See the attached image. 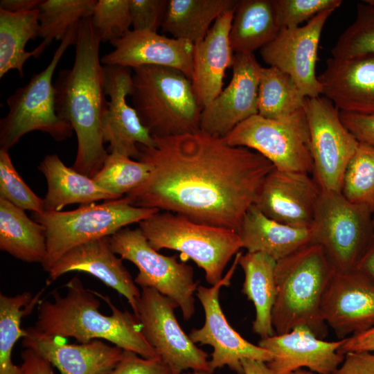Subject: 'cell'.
<instances>
[{
	"label": "cell",
	"instance_id": "4316f807",
	"mask_svg": "<svg viewBox=\"0 0 374 374\" xmlns=\"http://www.w3.org/2000/svg\"><path fill=\"white\" fill-rule=\"evenodd\" d=\"M242 248L261 252L276 261L312 242L310 229L292 227L265 215L256 206L245 214L238 232Z\"/></svg>",
	"mask_w": 374,
	"mask_h": 374
},
{
	"label": "cell",
	"instance_id": "ffe728a7",
	"mask_svg": "<svg viewBox=\"0 0 374 374\" xmlns=\"http://www.w3.org/2000/svg\"><path fill=\"white\" fill-rule=\"evenodd\" d=\"M343 339H320L306 326L262 338L258 345L268 350L271 359L266 363L273 374H291L303 368L317 374H333L344 361L338 353Z\"/></svg>",
	"mask_w": 374,
	"mask_h": 374
},
{
	"label": "cell",
	"instance_id": "7c38bea8",
	"mask_svg": "<svg viewBox=\"0 0 374 374\" xmlns=\"http://www.w3.org/2000/svg\"><path fill=\"white\" fill-rule=\"evenodd\" d=\"M176 308L154 288H142L135 316L144 337L173 374L189 369L211 374L207 353L182 330L175 314Z\"/></svg>",
	"mask_w": 374,
	"mask_h": 374
},
{
	"label": "cell",
	"instance_id": "f546056e",
	"mask_svg": "<svg viewBox=\"0 0 374 374\" xmlns=\"http://www.w3.org/2000/svg\"><path fill=\"white\" fill-rule=\"evenodd\" d=\"M280 29L273 0H240L229 33L231 48L235 53H253L275 39Z\"/></svg>",
	"mask_w": 374,
	"mask_h": 374
},
{
	"label": "cell",
	"instance_id": "4dcf8cb0",
	"mask_svg": "<svg viewBox=\"0 0 374 374\" xmlns=\"http://www.w3.org/2000/svg\"><path fill=\"white\" fill-rule=\"evenodd\" d=\"M0 249L26 262L42 263L46 253L44 226L0 198Z\"/></svg>",
	"mask_w": 374,
	"mask_h": 374
},
{
	"label": "cell",
	"instance_id": "9c48e42d",
	"mask_svg": "<svg viewBox=\"0 0 374 374\" xmlns=\"http://www.w3.org/2000/svg\"><path fill=\"white\" fill-rule=\"evenodd\" d=\"M373 215L341 193L321 190L310 228L312 242L323 248L335 271L357 269L374 239Z\"/></svg>",
	"mask_w": 374,
	"mask_h": 374
},
{
	"label": "cell",
	"instance_id": "bcb514c9",
	"mask_svg": "<svg viewBox=\"0 0 374 374\" xmlns=\"http://www.w3.org/2000/svg\"><path fill=\"white\" fill-rule=\"evenodd\" d=\"M338 353L345 355L348 353H374V327L359 334L351 335L343 339Z\"/></svg>",
	"mask_w": 374,
	"mask_h": 374
},
{
	"label": "cell",
	"instance_id": "db71d44e",
	"mask_svg": "<svg viewBox=\"0 0 374 374\" xmlns=\"http://www.w3.org/2000/svg\"><path fill=\"white\" fill-rule=\"evenodd\" d=\"M365 3L372 6L374 7V0H366V1H364Z\"/></svg>",
	"mask_w": 374,
	"mask_h": 374
},
{
	"label": "cell",
	"instance_id": "ee69618b",
	"mask_svg": "<svg viewBox=\"0 0 374 374\" xmlns=\"http://www.w3.org/2000/svg\"><path fill=\"white\" fill-rule=\"evenodd\" d=\"M342 123L359 142L374 146V116L340 112Z\"/></svg>",
	"mask_w": 374,
	"mask_h": 374
},
{
	"label": "cell",
	"instance_id": "3957f363",
	"mask_svg": "<svg viewBox=\"0 0 374 374\" xmlns=\"http://www.w3.org/2000/svg\"><path fill=\"white\" fill-rule=\"evenodd\" d=\"M65 287V295L55 291L53 301L39 302L34 326L37 330L52 337H73L79 343L104 339L142 357L159 358L134 314L117 308L108 296L86 289L78 276Z\"/></svg>",
	"mask_w": 374,
	"mask_h": 374
},
{
	"label": "cell",
	"instance_id": "ac0fdd59",
	"mask_svg": "<svg viewBox=\"0 0 374 374\" xmlns=\"http://www.w3.org/2000/svg\"><path fill=\"white\" fill-rule=\"evenodd\" d=\"M105 89L109 97L103 118L104 143H109V153H117L138 160V145H154V140L141 123L127 98L132 93V75L128 68L103 66Z\"/></svg>",
	"mask_w": 374,
	"mask_h": 374
},
{
	"label": "cell",
	"instance_id": "83f0119b",
	"mask_svg": "<svg viewBox=\"0 0 374 374\" xmlns=\"http://www.w3.org/2000/svg\"><path fill=\"white\" fill-rule=\"evenodd\" d=\"M238 263L244 274L242 292L252 301L256 309L253 332L261 339L276 335L271 312L276 296L275 268L276 261L261 252L238 255Z\"/></svg>",
	"mask_w": 374,
	"mask_h": 374
},
{
	"label": "cell",
	"instance_id": "5bb4252c",
	"mask_svg": "<svg viewBox=\"0 0 374 374\" xmlns=\"http://www.w3.org/2000/svg\"><path fill=\"white\" fill-rule=\"evenodd\" d=\"M211 287L199 285L196 296L199 300L205 314V321L200 328H194L189 337L195 344L210 345L213 350L209 361L211 373L224 366L238 374H244L241 362L251 359L267 363L271 353L244 339L229 323L219 301L220 290L230 284L233 269Z\"/></svg>",
	"mask_w": 374,
	"mask_h": 374
},
{
	"label": "cell",
	"instance_id": "d6986e66",
	"mask_svg": "<svg viewBox=\"0 0 374 374\" xmlns=\"http://www.w3.org/2000/svg\"><path fill=\"white\" fill-rule=\"evenodd\" d=\"M320 192L310 174L274 168L266 177L254 206L280 223L310 229Z\"/></svg>",
	"mask_w": 374,
	"mask_h": 374
},
{
	"label": "cell",
	"instance_id": "f35d334b",
	"mask_svg": "<svg viewBox=\"0 0 374 374\" xmlns=\"http://www.w3.org/2000/svg\"><path fill=\"white\" fill-rule=\"evenodd\" d=\"M90 20L101 42L120 39L132 26L129 0L96 1Z\"/></svg>",
	"mask_w": 374,
	"mask_h": 374
},
{
	"label": "cell",
	"instance_id": "11a10c76",
	"mask_svg": "<svg viewBox=\"0 0 374 374\" xmlns=\"http://www.w3.org/2000/svg\"><path fill=\"white\" fill-rule=\"evenodd\" d=\"M373 225H374V213H373Z\"/></svg>",
	"mask_w": 374,
	"mask_h": 374
},
{
	"label": "cell",
	"instance_id": "e575fe53",
	"mask_svg": "<svg viewBox=\"0 0 374 374\" xmlns=\"http://www.w3.org/2000/svg\"><path fill=\"white\" fill-rule=\"evenodd\" d=\"M94 0H44L39 10V37L46 46L62 40L69 30L93 14Z\"/></svg>",
	"mask_w": 374,
	"mask_h": 374
},
{
	"label": "cell",
	"instance_id": "44dd1931",
	"mask_svg": "<svg viewBox=\"0 0 374 374\" xmlns=\"http://www.w3.org/2000/svg\"><path fill=\"white\" fill-rule=\"evenodd\" d=\"M111 44L114 49L100 58L105 66L132 69L146 65L166 66L181 71L192 80L194 44L188 41L132 29Z\"/></svg>",
	"mask_w": 374,
	"mask_h": 374
},
{
	"label": "cell",
	"instance_id": "9a60e30c",
	"mask_svg": "<svg viewBox=\"0 0 374 374\" xmlns=\"http://www.w3.org/2000/svg\"><path fill=\"white\" fill-rule=\"evenodd\" d=\"M332 10L323 11L302 26L283 28L260 50L262 60L289 75L306 98L320 96L322 88L315 67L321 34Z\"/></svg>",
	"mask_w": 374,
	"mask_h": 374
},
{
	"label": "cell",
	"instance_id": "ba28073f",
	"mask_svg": "<svg viewBox=\"0 0 374 374\" xmlns=\"http://www.w3.org/2000/svg\"><path fill=\"white\" fill-rule=\"evenodd\" d=\"M79 24L61 41L48 66L32 75L7 99L8 112L0 120V150L9 151L23 136L40 131L57 142L72 136L71 125L57 114L53 75L66 49L75 44Z\"/></svg>",
	"mask_w": 374,
	"mask_h": 374
},
{
	"label": "cell",
	"instance_id": "b9f144b4",
	"mask_svg": "<svg viewBox=\"0 0 374 374\" xmlns=\"http://www.w3.org/2000/svg\"><path fill=\"white\" fill-rule=\"evenodd\" d=\"M167 3L168 0H129L133 30L157 32Z\"/></svg>",
	"mask_w": 374,
	"mask_h": 374
},
{
	"label": "cell",
	"instance_id": "277c9868",
	"mask_svg": "<svg viewBox=\"0 0 374 374\" xmlns=\"http://www.w3.org/2000/svg\"><path fill=\"white\" fill-rule=\"evenodd\" d=\"M335 271L323 248L312 242L276 261V296L271 312L276 335L306 326L324 339L328 326L321 314V303Z\"/></svg>",
	"mask_w": 374,
	"mask_h": 374
},
{
	"label": "cell",
	"instance_id": "4fadbf2b",
	"mask_svg": "<svg viewBox=\"0 0 374 374\" xmlns=\"http://www.w3.org/2000/svg\"><path fill=\"white\" fill-rule=\"evenodd\" d=\"M313 178L321 190L341 193L346 168L359 141L344 125L339 111L326 97L306 98Z\"/></svg>",
	"mask_w": 374,
	"mask_h": 374
},
{
	"label": "cell",
	"instance_id": "30bf717a",
	"mask_svg": "<svg viewBox=\"0 0 374 374\" xmlns=\"http://www.w3.org/2000/svg\"><path fill=\"white\" fill-rule=\"evenodd\" d=\"M233 146L253 150L275 168L312 173L310 136L304 108L285 118L272 120L258 114L244 121L224 137Z\"/></svg>",
	"mask_w": 374,
	"mask_h": 374
},
{
	"label": "cell",
	"instance_id": "f1b7e54d",
	"mask_svg": "<svg viewBox=\"0 0 374 374\" xmlns=\"http://www.w3.org/2000/svg\"><path fill=\"white\" fill-rule=\"evenodd\" d=\"M238 0H168L161 26L164 33L193 44L202 40L215 20Z\"/></svg>",
	"mask_w": 374,
	"mask_h": 374
},
{
	"label": "cell",
	"instance_id": "d4e9b609",
	"mask_svg": "<svg viewBox=\"0 0 374 374\" xmlns=\"http://www.w3.org/2000/svg\"><path fill=\"white\" fill-rule=\"evenodd\" d=\"M235 10L220 16L205 37L193 45L192 82L203 108L222 92L226 70L233 65L229 33Z\"/></svg>",
	"mask_w": 374,
	"mask_h": 374
},
{
	"label": "cell",
	"instance_id": "74e56055",
	"mask_svg": "<svg viewBox=\"0 0 374 374\" xmlns=\"http://www.w3.org/2000/svg\"><path fill=\"white\" fill-rule=\"evenodd\" d=\"M332 57L348 59L374 55V7L357 5L354 21L343 32L331 50Z\"/></svg>",
	"mask_w": 374,
	"mask_h": 374
},
{
	"label": "cell",
	"instance_id": "816d5d0a",
	"mask_svg": "<svg viewBox=\"0 0 374 374\" xmlns=\"http://www.w3.org/2000/svg\"><path fill=\"white\" fill-rule=\"evenodd\" d=\"M291 374H316L315 373L305 368L299 369Z\"/></svg>",
	"mask_w": 374,
	"mask_h": 374
},
{
	"label": "cell",
	"instance_id": "7402d4cb",
	"mask_svg": "<svg viewBox=\"0 0 374 374\" xmlns=\"http://www.w3.org/2000/svg\"><path fill=\"white\" fill-rule=\"evenodd\" d=\"M109 237L91 240L69 250L48 271L47 283L50 284L68 272L87 273L125 296L135 315L141 292L123 259L112 250Z\"/></svg>",
	"mask_w": 374,
	"mask_h": 374
},
{
	"label": "cell",
	"instance_id": "7dc6e473",
	"mask_svg": "<svg viewBox=\"0 0 374 374\" xmlns=\"http://www.w3.org/2000/svg\"><path fill=\"white\" fill-rule=\"evenodd\" d=\"M21 359V374H55L51 364L33 349L26 348Z\"/></svg>",
	"mask_w": 374,
	"mask_h": 374
},
{
	"label": "cell",
	"instance_id": "7a4b0ae2",
	"mask_svg": "<svg viewBox=\"0 0 374 374\" xmlns=\"http://www.w3.org/2000/svg\"><path fill=\"white\" fill-rule=\"evenodd\" d=\"M100 43L90 18L82 19L73 66L61 70L54 82L57 114L71 125L77 136L78 150L72 168L91 178L109 154L104 147L102 130L108 100L99 53Z\"/></svg>",
	"mask_w": 374,
	"mask_h": 374
},
{
	"label": "cell",
	"instance_id": "f5cc1de1",
	"mask_svg": "<svg viewBox=\"0 0 374 374\" xmlns=\"http://www.w3.org/2000/svg\"><path fill=\"white\" fill-rule=\"evenodd\" d=\"M182 374H210V373L207 372H204V371H193L191 373H185Z\"/></svg>",
	"mask_w": 374,
	"mask_h": 374
},
{
	"label": "cell",
	"instance_id": "d6a6232c",
	"mask_svg": "<svg viewBox=\"0 0 374 374\" xmlns=\"http://www.w3.org/2000/svg\"><path fill=\"white\" fill-rule=\"evenodd\" d=\"M305 100L289 75L274 66L261 67L258 115L267 119H281L303 109Z\"/></svg>",
	"mask_w": 374,
	"mask_h": 374
},
{
	"label": "cell",
	"instance_id": "484cf974",
	"mask_svg": "<svg viewBox=\"0 0 374 374\" xmlns=\"http://www.w3.org/2000/svg\"><path fill=\"white\" fill-rule=\"evenodd\" d=\"M47 182L44 211H61L67 205L114 200V194L101 188L93 178L67 167L56 154L46 155L38 166Z\"/></svg>",
	"mask_w": 374,
	"mask_h": 374
},
{
	"label": "cell",
	"instance_id": "60d3db41",
	"mask_svg": "<svg viewBox=\"0 0 374 374\" xmlns=\"http://www.w3.org/2000/svg\"><path fill=\"white\" fill-rule=\"evenodd\" d=\"M276 17L281 28L299 27L317 14L335 10L342 3L341 0H273Z\"/></svg>",
	"mask_w": 374,
	"mask_h": 374
},
{
	"label": "cell",
	"instance_id": "603a6c76",
	"mask_svg": "<svg viewBox=\"0 0 374 374\" xmlns=\"http://www.w3.org/2000/svg\"><path fill=\"white\" fill-rule=\"evenodd\" d=\"M321 94L340 112L374 116V55L326 60Z\"/></svg>",
	"mask_w": 374,
	"mask_h": 374
},
{
	"label": "cell",
	"instance_id": "1f68e13d",
	"mask_svg": "<svg viewBox=\"0 0 374 374\" xmlns=\"http://www.w3.org/2000/svg\"><path fill=\"white\" fill-rule=\"evenodd\" d=\"M39 37L37 8L20 12L0 10V78L11 70L24 75V66L31 57H39L46 46L41 42L31 51H26L29 40Z\"/></svg>",
	"mask_w": 374,
	"mask_h": 374
},
{
	"label": "cell",
	"instance_id": "8fae6325",
	"mask_svg": "<svg viewBox=\"0 0 374 374\" xmlns=\"http://www.w3.org/2000/svg\"><path fill=\"white\" fill-rule=\"evenodd\" d=\"M112 249L120 258L136 266V285L152 287L171 299L189 320L195 312V298L199 282L193 267L177 261L175 256L162 255L153 249L139 228H123L109 237Z\"/></svg>",
	"mask_w": 374,
	"mask_h": 374
},
{
	"label": "cell",
	"instance_id": "52a82bcc",
	"mask_svg": "<svg viewBox=\"0 0 374 374\" xmlns=\"http://www.w3.org/2000/svg\"><path fill=\"white\" fill-rule=\"evenodd\" d=\"M150 246L181 252L205 272L211 285L222 278L223 271L242 248L238 233L233 230L202 224L168 211H159L139 223Z\"/></svg>",
	"mask_w": 374,
	"mask_h": 374
},
{
	"label": "cell",
	"instance_id": "f907efd6",
	"mask_svg": "<svg viewBox=\"0 0 374 374\" xmlns=\"http://www.w3.org/2000/svg\"><path fill=\"white\" fill-rule=\"evenodd\" d=\"M244 374H273L265 362L244 359L241 362Z\"/></svg>",
	"mask_w": 374,
	"mask_h": 374
},
{
	"label": "cell",
	"instance_id": "ab89813d",
	"mask_svg": "<svg viewBox=\"0 0 374 374\" xmlns=\"http://www.w3.org/2000/svg\"><path fill=\"white\" fill-rule=\"evenodd\" d=\"M0 198L23 210L44 211V199L25 183L10 159L8 151L0 150Z\"/></svg>",
	"mask_w": 374,
	"mask_h": 374
},
{
	"label": "cell",
	"instance_id": "681fc988",
	"mask_svg": "<svg viewBox=\"0 0 374 374\" xmlns=\"http://www.w3.org/2000/svg\"><path fill=\"white\" fill-rule=\"evenodd\" d=\"M357 269L374 280V239L360 260Z\"/></svg>",
	"mask_w": 374,
	"mask_h": 374
},
{
	"label": "cell",
	"instance_id": "c3c4849f",
	"mask_svg": "<svg viewBox=\"0 0 374 374\" xmlns=\"http://www.w3.org/2000/svg\"><path fill=\"white\" fill-rule=\"evenodd\" d=\"M41 0H1L0 10L20 12L37 8Z\"/></svg>",
	"mask_w": 374,
	"mask_h": 374
},
{
	"label": "cell",
	"instance_id": "d590c367",
	"mask_svg": "<svg viewBox=\"0 0 374 374\" xmlns=\"http://www.w3.org/2000/svg\"><path fill=\"white\" fill-rule=\"evenodd\" d=\"M341 193L374 213V146L359 143L344 172Z\"/></svg>",
	"mask_w": 374,
	"mask_h": 374
},
{
	"label": "cell",
	"instance_id": "836d02e7",
	"mask_svg": "<svg viewBox=\"0 0 374 374\" xmlns=\"http://www.w3.org/2000/svg\"><path fill=\"white\" fill-rule=\"evenodd\" d=\"M39 295L33 297L28 292L12 296L0 294V374H21V366L12 361V353L25 335L21 319L37 304Z\"/></svg>",
	"mask_w": 374,
	"mask_h": 374
},
{
	"label": "cell",
	"instance_id": "8d00e7d4",
	"mask_svg": "<svg viewBox=\"0 0 374 374\" xmlns=\"http://www.w3.org/2000/svg\"><path fill=\"white\" fill-rule=\"evenodd\" d=\"M150 172V166L145 162L117 153H109L93 179L101 188L122 198L141 186L148 179Z\"/></svg>",
	"mask_w": 374,
	"mask_h": 374
},
{
	"label": "cell",
	"instance_id": "2e32d148",
	"mask_svg": "<svg viewBox=\"0 0 374 374\" xmlns=\"http://www.w3.org/2000/svg\"><path fill=\"white\" fill-rule=\"evenodd\" d=\"M321 314L339 339L374 327V280L360 270L335 271L323 294Z\"/></svg>",
	"mask_w": 374,
	"mask_h": 374
},
{
	"label": "cell",
	"instance_id": "8992f818",
	"mask_svg": "<svg viewBox=\"0 0 374 374\" xmlns=\"http://www.w3.org/2000/svg\"><path fill=\"white\" fill-rule=\"evenodd\" d=\"M159 211L157 208L133 206L123 197L100 204H82L72 211L33 213V219L46 230V253L41 265L48 272L72 248L111 236Z\"/></svg>",
	"mask_w": 374,
	"mask_h": 374
},
{
	"label": "cell",
	"instance_id": "f6af8a7d",
	"mask_svg": "<svg viewBox=\"0 0 374 374\" xmlns=\"http://www.w3.org/2000/svg\"><path fill=\"white\" fill-rule=\"evenodd\" d=\"M333 374H374V353H348Z\"/></svg>",
	"mask_w": 374,
	"mask_h": 374
},
{
	"label": "cell",
	"instance_id": "6da1fadb",
	"mask_svg": "<svg viewBox=\"0 0 374 374\" xmlns=\"http://www.w3.org/2000/svg\"><path fill=\"white\" fill-rule=\"evenodd\" d=\"M138 145L148 179L125 197L130 204L183 215L202 224L238 232L274 165L258 152L228 144L201 130L153 137Z\"/></svg>",
	"mask_w": 374,
	"mask_h": 374
},
{
	"label": "cell",
	"instance_id": "5b68a950",
	"mask_svg": "<svg viewBox=\"0 0 374 374\" xmlns=\"http://www.w3.org/2000/svg\"><path fill=\"white\" fill-rule=\"evenodd\" d=\"M132 104L153 137L200 130L203 107L192 80L170 67L146 65L133 69Z\"/></svg>",
	"mask_w": 374,
	"mask_h": 374
},
{
	"label": "cell",
	"instance_id": "7bdbcfd3",
	"mask_svg": "<svg viewBox=\"0 0 374 374\" xmlns=\"http://www.w3.org/2000/svg\"><path fill=\"white\" fill-rule=\"evenodd\" d=\"M109 374H173L160 359H146L129 350H123L122 357Z\"/></svg>",
	"mask_w": 374,
	"mask_h": 374
},
{
	"label": "cell",
	"instance_id": "e0dca14e",
	"mask_svg": "<svg viewBox=\"0 0 374 374\" xmlns=\"http://www.w3.org/2000/svg\"><path fill=\"white\" fill-rule=\"evenodd\" d=\"M261 66L253 53H235L231 81L203 108L200 130L224 138L238 125L258 114V97Z\"/></svg>",
	"mask_w": 374,
	"mask_h": 374
},
{
	"label": "cell",
	"instance_id": "cb8c5ba5",
	"mask_svg": "<svg viewBox=\"0 0 374 374\" xmlns=\"http://www.w3.org/2000/svg\"><path fill=\"white\" fill-rule=\"evenodd\" d=\"M22 344L44 357L60 374H109L123 353L98 339L78 344L61 342L35 327L25 329Z\"/></svg>",
	"mask_w": 374,
	"mask_h": 374
}]
</instances>
